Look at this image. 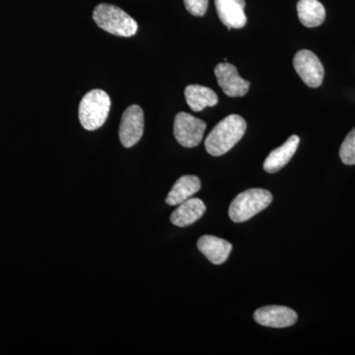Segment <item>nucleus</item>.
I'll use <instances>...</instances> for the list:
<instances>
[{"label":"nucleus","mask_w":355,"mask_h":355,"mask_svg":"<svg viewBox=\"0 0 355 355\" xmlns=\"http://www.w3.org/2000/svg\"><path fill=\"white\" fill-rule=\"evenodd\" d=\"M111 109V99L105 91L91 90L79 105V120L87 130H96L104 125Z\"/></svg>","instance_id":"3"},{"label":"nucleus","mask_w":355,"mask_h":355,"mask_svg":"<svg viewBox=\"0 0 355 355\" xmlns=\"http://www.w3.org/2000/svg\"><path fill=\"white\" fill-rule=\"evenodd\" d=\"M93 19L101 29L114 36L132 37L139 29L137 21L112 4L102 3L96 7Z\"/></svg>","instance_id":"2"},{"label":"nucleus","mask_w":355,"mask_h":355,"mask_svg":"<svg viewBox=\"0 0 355 355\" xmlns=\"http://www.w3.org/2000/svg\"><path fill=\"white\" fill-rule=\"evenodd\" d=\"M209 0H184L187 10L193 16L202 17L207 11Z\"/></svg>","instance_id":"18"},{"label":"nucleus","mask_w":355,"mask_h":355,"mask_svg":"<svg viewBox=\"0 0 355 355\" xmlns=\"http://www.w3.org/2000/svg\"><path fill=\"white\" fill-rule=\"evenodd\" d=\"M198 248L200 253L205 254L207 260L214 265L225 263L232 251V245L230 243L211 235L200 237L198 241Z\"/></svg>","instance_id":"11"},{"label":"nucleus","mask_w":355,"mask_h":355,"mask_svg":"<svg viewBox=\"0 0 355 355\" xmlns=\"http://www.w3.org/2000/svg\"><path fill=\"white\" fill-rule=\"evenodd\" d=\"M297 12L300 22L308 28L319 27L326 19V9L318 0H299Z\"/></svg>","instance_id":"16"},{"label":"nucleus","mask_w":355,"mask_h":355,"mask_svg":"<svg viewBox=\"0 0 355 355\" xmlns=\"http://www.w3.org/2000/svg\"><path fill=\"white\" fill-rule=\"evenodd\" d=\"M214 73L219 87L229 97H243L249 91L251 83L239 76L235 65L227 62L217 64Z\"/></svg>","instance_id":"8"},{"label":"nucleus","mask_w":355,"mask_h":355,"mask_svg":"<svg viewBox=\"0 0 355 355\" xmlns=\"http://www.w3.org/2000/svg\"><path fill=\"white\" fill-rule=\"evenodd\" d=\"M300 139L297 135H291L288 139L268 154L265 162H263V169L270 174H275L282 170L291 160L297 150Z\"/></svg>","instance_id":"12"},{"label":"nucleus","mask_w":355,"mask_h":355,"mask_svg":"<svg viewBox=\"0 0 355 355\" xmlns=\"http://www.w3.org/2000/svg\"><path fill=\"white\" fill-rule=\"evenodd\" d=\"M207 123L184 112L177 114L174 121V135L182 146L193 148L202 142Z\"/></svg>","instance_id":"5"},{"label":"nucleus","mask_w":355,"mask_h":355,"mask_svg":"<svg viewBox=\"0 0 355 355\" xmlns=\"http://www.w3.org/2000/svg\"><path fill=\"white\" fill-rule=\"evenodd\" d=\"M184 97L189 107L193 112H200L207 107H214L218 103V96L214 90L198 84L187 86Z\"/></svg>","instance_id":"15"},{"label":"nucleus","mask_w":355,"mask_h":355,"mask_svg":"<svg viewBox=\"0 0 355 355\" xmlns=\"http://www.w3.org/2000/svg\"><path fill=\"white\" fill-rule=\"evenodd\" d=\"M340 157L343 164H355V128L343 140L340 149Z\"/></svg>","instance_id":"17"},{"label":"nucleus","mask_w":355,"mask_h":355,"mask_svg":"<svg viewBox=\"0 0 355 355\" xmlns=\"http://www.w3.org/2000/svg\"><path fill=\"white\" fill-rule=\"evenodd\" d=\"M219 19L229 30L241 29L247 23L245 0H214Z\"/></svg>","instance_id":"10"},{"label":"nucleus","mask_w":355,"mask_h":355,"mask_svg":"<svg viewBox=\"0 0 355 355\" xmlns=\"http://www.w3.org/2000/svg\"><path fill=\"white\" fill-rule=\"evenodd\" d=\"M144 130V114L137 105H132L123 112L120 125V140L123 146L130 148L141 139Z\"/></svg>","instance_id":"7"},{"label":"nucleus","mask_w":355,"mask_h":355,"mask_svg":"<svg viewBox=\"0 0 355 355\" xmlns=\"http://www.w3.org/2000/svg\"><path fill=\"white\" fill-rule=\"evenodd\" d=\"M272 202V195L263 189L243 191L231 202L228 214L231 220L242 223L260 214Z\"/></svg>","instance_id":"4"},{"label":"nucleus","mask_w":355,"mask_h":355,"mask_svg":"<svg viewBox=\"0 0 355 355\" xmlns=\"http://www.w3.org/2000/svg\"><path fill=\"white\" fill-rule=\"evenodd\" d=\"M247 130L246 121L239 114H230L219 121L207 135L205 146L212 156L227 153L244 137Z\"/></svg>","instance_id":"1"},{"label":"nucleus","mask_w":355,"mask_h":355,"mask_svg":"<svg viewBox=\"0 0 355 355\" xmlns=\"http://www.w3.org/2000/svg\"><path fill=\"white\" fill-rule=\"evenodd\" d=\"M200 180L193 175H186L180 178L173 186L169 195L166 198V202L169 205H179L182 202L193 197L200 190Z\"/></svg>","instance_id":"14"},{"label":"nucleus","mask_w":355,"mask_h":355,"mask_svg":"<svg viewBox=\"0 0 355 355\" xmlns=\"http://www.w3.org/2000/svg\"><path fill=\"white\" fill-rule=\"evenodd\" d=\"M294 69L303 83L311 88H318L323 83L324 65L321 60L309 50H302L293 58Z\"/></svg>","instance_id":"6"},{"label":"nucleus","mask_w":355,"mask_h":355,"mask_svg":"<svg viewBox=\"0 0 355 355\" xmlns=\"http://www.w3.org/2000/svg\"><path fill=\"white\" fill-rule=\"evenodd\" d=\"M254 321L270 328H287L297 322L295 311L286 306H266L254 312Z\"/></svg>","instance_id":"9"},{"label":"nucleus","mask_w":355,"mask_h":355,"mask_svg":"<svg viewBox=\"0 0 355 355\" xmlns=\"http://www.w3.org/2000/svg\"><path fill=\"white\" fill-rule=\"evenodd\" d=\"M207 207L200 198H189L172 212L171 222L178 227H187L197 222L205 214Z\"/></svg>","instance_id":"13"}]
</instances>
